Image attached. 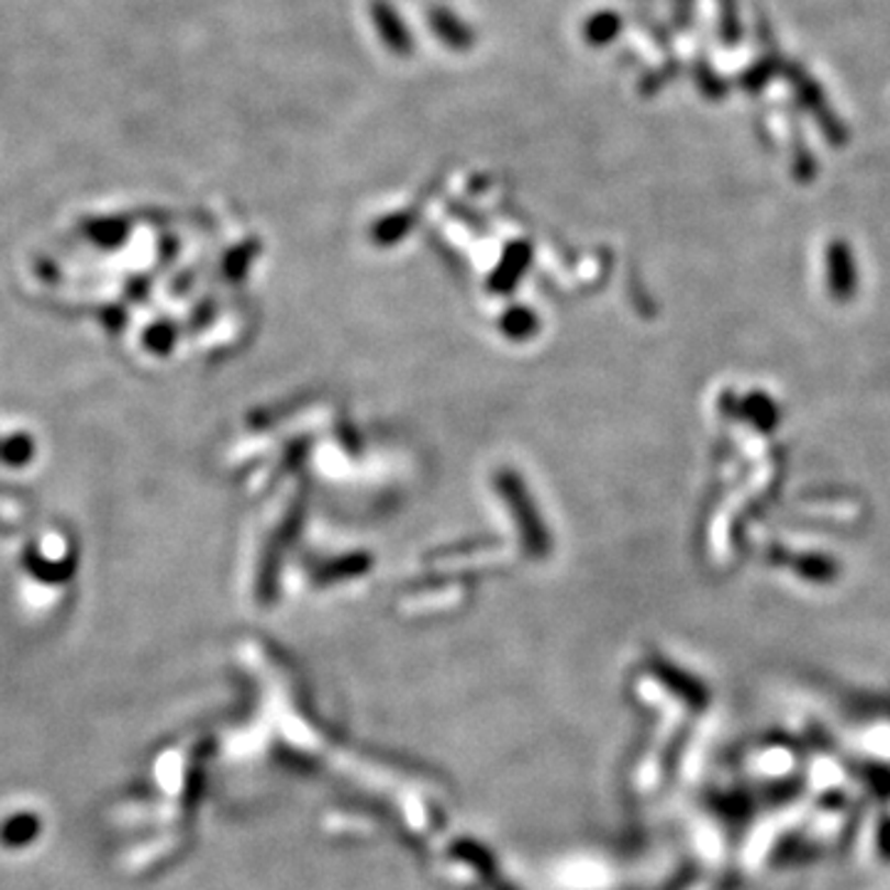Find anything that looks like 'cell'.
Masks as SVG:
<instances>
[{
	"mask_svg": "<svg viewBox=\"0 0 890 890\" xmlns=\"http://www.w3.org/2000/svg\"><path fill=\"white\" fill-rule=\"evenodd\" d=\"M826 263V285L828 292L836 297L838 302H846L858 290V270L854 251L844 241H834L826 245L824 253Z\"/></svg>",
	"mask_w": 890,
	"mask_h": 890,
	"instance_id": "6da1fadb",
	"label": "cell"
},
{
	"mask_svg": "<svg viewBox=\"0 0 890 890\" xmlns=\"http://www.w3.org/2000/svg\"><path fill=\"white\" fill-rule=\"evenodd\" d=\"M787 75H789L791 87L797 89V94H799L801 102H804V104L811 109V112L816 114V122H819L821 129H824V134L828 136V142H831V144H844V136H846L844 126H841V124L836 122L834 112H828V107L824 104V94H821V89H819L814 82H811L804 69H801L799 65L787 67Z\"/></svg>",
	"mask_w": 890,
	"mask_h": 890,
	"instance_id": "7a4b0ae2",
	"label": "cell"
},
{
	"mask_svg": "<svg viewBox=\"0 0 890 890\" xmlns=\"http://www.w3.org/2000/svg\"><path fill=\"white\" fill-rule=\"evenodd\" d=\"M40 834V819L35 814H15L0 826V841L8 848H20L33 844Z\"/></svg>",
	"mask_w": 890,
	"mask_h": 890,
	"instance_id": "3957f363",
	"label": "cell"
},
{
	"mask_svg": "<svg viewBox=\"0 0 890 890\" xmlns=\"http://www.w3.org/2000/svg\"><path fill=\"white\" fill-rule=\"evenodd\" d=\"M775 69H777V63H775V59H771V57L761 59L759 65L749 67L747 73L742 75V87H745L747 92H759V89L769 82L771 75H775Z\"/></svg>",
	"mask_w": 890,
	"mask_h": 890,
	"instance_id": "277c9868",
	"label": "cell"
},
{
	"mask_svg": "<svg viewBox=\"0 0 890 890\" xmlns=\"http://www.w3.org/2000/svg\"><path fill=\"white\" fill-rule=\"evenodd\" d=\"M722 5V37H725L727 45H737L739 40V18L735 0H720Z\"/></svg>",
	"mask_w": 890,
	"mask_h": 890,
	"instance_id": "5b68a950",
	"label": "cell"
},
{
	"mask_svg": "<svg viewBox=\"0 0 890 890\" xmlns=\"http://www.w3.org/2000/svg\"><path fill=\"white\" fill-rule=\"evenodd\" d=\"M834 561H828V559H824V557H809V559H804V564H801V577H806V579H811V581H828V579H834Z\"/></svg>",
	"mask_w": 890,
	"mask_h": 890,
	"instance_id": "8992f818",
	"label": "cell"
},
{
	"mask_svg": "<svg viewBox=\"0 0 890 890\" xmlns=\"http://www.w3.org/2000/svg\"><path fill=\"white\" fill-rule=\"evenodd\" d=\"M878 854L883 860H890V816H883L878 821V834H876Z\"/></svg>",
	"mask_w": 890,
	"mask_h": 890,
	"instance_id": "52a82bcc",
	"label": "cell"
}]
</instances>
